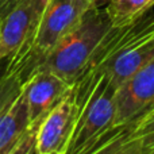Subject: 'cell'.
<instances>
[{"instance_id": "2e32d148", "label": "cell", "mask_w": 154, "mask_h": 154, "mask_svg": "<svg viewBox=\"0 0 154 154\" xmlns=\"http://www.w3.org/2000/svg\"><path fill=\"white\" fill-rule=\"evenodd\" d=\"M91 2H93V3H99L100 0H91Z\"/></svg>"}, {"instance_id": "7c38bea8", "label": "cell", "mask_w": 154, "mask_h": 154, "mask_svg": "<svg viewBox=\"0 0 154 154\" xmlns=\"http://www.w3.org/2000/svg\"><path fill=\"white\" fill-rule=\"evenodd\" d=\"M147 152L149 147L145 146L142 139L133 133L91 154H147Z\"/></svg>"}, {"instance_id": "7a4b0ae2", "label": "cell", "mask_w": 154, "mask_h": 154, "mask_svg": "<svg viewBox=\"0 0 154 154\" xmlns=\"http://www.w3.org/2000/svg\"><path fill=\"white\" fill-rule=\"evenodd\" d=\"M111 27L112 23L106 8H100L99 3L92 5L76 29L53 49L35 70H49L73 85L88 64L96 46Z\"/></svg>"}, {"instance_id": "5b68a950", "label": "cell", "mask_w": 154, "mask_h": 154, "mask_svg": "<svg viewBox=\"0 0 154 154\" xmlns=\"http://www.w3.org/2000/svg\"><path fill=\"white\" fill-rule=\"evenodd\" d=\"M154 109V60L127 79L116 91L114 125L138 122Z\"/></svg>"}, {"instance_id": "e0dca14e", "label": "cell", "mask_w": 154, "mask_h": 154, "mask_svg": "<svg viewBox=\"0 0 154 154\" xmlns=\"http://www.w3.org/2000/svg\"><path fill=\"white\" fill-rule=\"evenodd\" d=\"M149 114H154V109H153V111H152V112H149ZM149 114H147V115H149ZM145 116H146V115H145Z\"/></svg>"}, {"instance_id": "30bf717a", "label": "cell", "mask_w": 154, "mask_h": 154, "mask_svg": "<svg viewBox=\"0 0 154 154\" xmlns=\"http://www.w3.org/2000/svg\"><path fill=\"white\" fill-rule=\"evenodd\" d=\"M154 7V0H107L106 12L112 26H125L138 20Z\"/></svg>"}, {"instance_id": "4fadbf2b", "label": "cell", "mask_w": 154, "mask_h": 154, "mask_svg": "<svg viewBox=\"0 0 154 154\" xmlns=\"http://www.w3.org/2000/svg\"><path fill=\"white\" fill-rule=\"evenodd\" d=\"M41 120L31 123L29 126L24 134L20 137L18 142L11 147V150L7 154H34L35 153V146H37V133H38V127H39Z\"/></svg>"}, {"instance_id": "52a82bcc", "label": "cell", "mask_w": 154, "mask_h": 154, "mask_svg": "<svg viewBox=\"0 0 154 154\" xmlns=\"http://www.w3.org/2000/svg\"><path fill=\"white\" fill-rule=\"evenodd\" d=\"M72 87L49 70H35L22 84L29 106L30 125L43 119L69 93Z\"/></svg>"}, {"instance_id": "3957f363", "label": "cell", "mask_w": 154, "mask_h": 154, "mask_svg": "<svg viewBox=\"0 0 154 154\" xmlns=\"http://www.w3.org/2000/svg\"><path fill=\"white\" fill-rule=\"evenodd\" d=\"M76 93V123L65 154H77L85 145L114 126L118 88L106 75L80 79Z\"/></svg>"}, {"instance_id": "8fae6325", "label": "cell", "mask_w": 154, "mask_h": 154, "mask_svg": "<svg viewBox=\"0 0 154 154\" xmlns=\"http://www.w3.org/2000/svg\"><path fill=\"white\" fill-rule=\"evenodd\" d=\"M8 60H0V114L22 92V80L16 73L7 69Z\"/></svg>"}, {"instance_id": "8992f818", "label": "cell", "mask_w": 154, "mask_h": 154, "mask_svg": "<svg viewBox=\"0 0 154 154\" xmlns=\"http://www.w3.org/2000/svg\"><path fill=\"white\" fill-rule=\"evenodd\" d=\"M75 88L43 118L38 127L35 154H65L76 123Z\"/></svg>"}, {"instance_id": "9a60e30c", "label": "cell", "mask_w": 154, "mask_h": 154, "mask_svg": "<svg viewBox=\"0 0 154 154\" xmlns=\"http://www.w3.org/2000/svg\"><path fill=\"white\" fill-rule=\"evenodd\" d=\"M147 154H154V146L149 147V152H147Z\"/></svg>"}, {"instance_id": "9c48e42d", "label": "cell", "mask_w": 154, "mask_h": 154, "mask_svg": "<svg viewBox=\"0 0 154 154\" xmlns=\"http://www.w3.org/2000/svg\"><path fill=\"white\" fill-rule=\"evenodd\" d=\"M30 126L29 106L23 91L0 114V154H7Z\"/></svg>"}, {"instance_id": "277c9868", "label": "cell", "mask_w": 154, "mask_h": 154, "mask_svg": "<svg viewBox=\"0 0 154 154\" xmlns=\"http://www.w3.org/2000/svg\"><path fill=\"white\" fill-rule=\"evenodd\" d=\"M49 0H0V60L30 42Z\"/></svg>"}, {"instance_id": "5bb4252c", "label": "cell", "mask_w": 154, "mask_h": 154, "mask_svg": "<svg viewBox=\"0 0 154 154\" xmlns=\"http://www.w3.org/2000/svg\"><path fill=\"white\" fill-rule=\"evenodd\" d=\"M134 134L142 139L146 147L154 146V114H149L139 119Z\"/></svg>"}, {"instance_id": "ba28073f", "label": "cell", "mask_w": 154, "mask_h": 154, "mask_svg": "<svg viewBox=\"0 0 154 154\" xmlns=\"http://www.w3.org/2000/svg\"><path fill=\"white\" fill-rule=\"evenodd\" d=\"M154 60V22L130 42L122 53L107 64L99 75H106L116 88H119L135 72Z\"/></svg>"}, {"instance_id": "6da1fadb", "label": "cell", "mask_w": 154, "mask_h": 154, "mask_svg": "<svg viewBox=\"0 0 154 154\" xmlns=\"http://www.w3.org/2000/svg\"><path fill=\"white\" fill-rule=\"evenodd\" d=\"M95 4L97 3L91 0H49L32 38L10 57L7 69L16 73L24 82Z\"/></svg>"}]
</instances>
